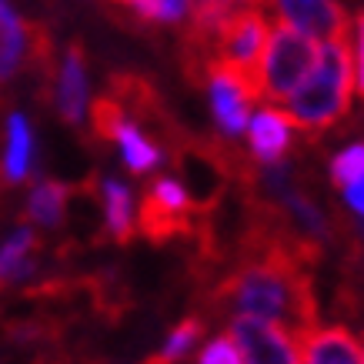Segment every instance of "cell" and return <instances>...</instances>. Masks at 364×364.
<instances>
[{
	"label": "cell",
	"mask_w": 364,
	"mask_h": 364,
	"mask_svg": "<svg viewBox=\"0 0 364 364\" xmlns=\"http://www.w3.org/2000/svg\"><path fill=\"white\" fill-rule=\"evenodd\" d=\"M354 90L351 41L338 37L318 50V64L291 97L284 100V117L308 137H321L348 117Z\"/></svg>",
	"instance_id": "6da1fadb"
},
{
	"label": "cell",
	"mask_w": 364,
	"mask_h": 364,
	"mask_svg": "<svg viewBox=\"0 0 364 364\" xmlns=\"http://www.w3.org/2000/svg\"><path fill=\"white\" fill-rule=\"evenodd\" d=\"M318 64V47L311 37L298 33L294 27L274 21L267 31L264 57L257 70V100L281 104L308 80V74Z\"/></svg>",
	"instance_id": "7a4b0ae2"
},
{
	"label": "cell",
	"mask_w": 364,
	"mask_h": 364,
	"mask_svg": "<svg viewBox=\"0 0 364 364\" xmlns=\"http://www.w3.org/2000/svg\"><path fill=\"white\" fill-rule=\"evenodd\" d=\"M267 31H271V23H267L261 7L237 14V17H231V21L224 23V31L218 33L214 57H210V64L228 67L231 74H237V77L247 84L254 104H257V70H261V57H264Z\"/></svg>",
	"instance_id": "3957f363"
},
{
	"label": "cell",
	"mask_w": 364,
	"mask_h": 364,
	"mask_svg": "<svg viewBox=\"0 0 364 364\" xmlns=\"http://www.w3.org/2000/svg\"><path fill=\"white\" fill-rule=\"evenodd\" d=\"M228 334L241 348L244 364H301L298 338L284 331L281 324L237 314V318H231V331Z\"/></svg>",
	"instance_id": "277c9868"
},
{
	"label": "cell",
	"mask_w": 364,
	"mask_h": 364,
	"mask_svg": "<svg viewBox=\"0 0 364 364\" xmlns=\"http://www.w3.org/2000/svg\"><path fill=\"white\" fill-rule=\"evenodd\" d=\"M264 7H271L281 23L321 44L351 33V21L338 0H264Z\"/></svg>",
	"instance_id": "5b68a950"
},
{
	"label": "cell",
	"mask_w": 364,
	"mask_h": 364,
	"mask_svg": "<svg viewBox=\"0 0 364 364\" xmlns=\"http://www.w3.org/2000/svg\"><path fill=\"white\" fill-rule=\"evenodd\" d=\"M204 87L210 94V107H214V121L221 127L224 137H237L247 124V111H251V90L237 74H231L228 67L210 64Z\"/></svg>",
	"instance_id": "8992f818"
},
{
	"label": "cell",
	"mask_w": 364,
	"mask_h": 364,
	"mask_svg": "<svg viewBox=\"0 0 364 364\" xmlns=\"http://www.w3.org/2000/svg\"><path fill=\"white\" fill-rule=\"evenodd\" d=\"M301 364H364L361 338L341 324H314L298 334Z\"/></svg>",
	"instance_id": "52a82bcc"
},
{
	"label": "cell",
	"mask_w": 364,
	"mask_h": 364,
	"mask_svg": "<svg viewBox=\"0 0 364 364\" xmlns=\"http://www.w3.org/2000/svg\"><path fill=\"white\" fill-rule=\"evenodd\" d=\"M54 87H57L54 90L57 114L70 127H80L84 117H87V57H84V47L77 41L67 47L64 57H60Z\"/></svg>",
	"instance_id": "ba28073f"
},
{
	"label": "cell",
	"mask_w": 364,
	"mask_h": 364,
	"mask_svg": "<svg viewBox=\"0 0 364 364\" xmlns=\"http://www.w3.org/2000/svg\"><path fill=\"white\" fill-rule=\"evenodd\" d=\"M247 144H251V157L257 164H284L291 147H294V131H291V124L281 111L264 107L251 121Z\"/></svg>",
	"instance_id": "9c48e42d"
},
{
	"label": "cell",
	"mask_w": 364,
	"mask_h": 364,
	"mask_svg": "<svg viewBox=\"0 0 364 364\" xmlns=\"http://www.w3.org/2000/svg\"><path fill=\"white\" fill-rule=\"evenodd\" d=\"M97 194L100 204H104V231H107V237L117 244H127L137 231L131 188L117 177H104V181H97Z\"/></svg>",
	"instance_id": "30bf717a"
},
{
	"label": "cell",
	"mask_w": 364,
	"mask_h": 364,
	"mask_svg": "<svg viewBox=\"0 0 364 364\" xmlns=\"http://www.w3.org/2000/svg\"><path fill=\"white\" fill-rule=\"evenodd\" d=\"M111 141L117 144V151H121V161L124 167L131 171V174H151L154 167L164 164V147L157 141H151L147 134L137 127V124H131L127 117H124L117 127H114Z\"/></svg>",
	"instance_id": "8fae6325"
},
{
	"label": "cell",
	"mask_w": 364,
	"mask_h": 364,
	"mask_svg": "<svg viewBox=\"0 0 364 364\" xmlns=\"http://www.w3.org/2000/svg\"><path fill=\"white\" fill-rule=\"evenodd\" d=\"M33 171V131L21 111L7 117V151H4V181L21 184Z\"/></svg>",
	"instance_id": "7c38bea8"
},
{
	"label": "cell",
	"mask_w": 364,
	"mask_h": 364,
	"mask_svg": "<svg viewBox=\"0 0 364 364\" xmlns=\"http://www.w3.org/2000/svg\"><path fill=\"white\" fill-rule=\"evenodd\" d=\"M33 251H37V234L31 224H21L0 247V287H11L33 274V267H37Z\"/></svg>",
	"instance_id": "4fadbf2b"
},
{
	"label": "cell",
	"mask_w": 364,
	"mask_h": 364,
	"mask_svg": "<svg viewBox=\"0 0 364 364\" xmlns=\"http://www.w3.org/2000/svg\"><path fill=\"white\" fill-rule=\"evenodd\" d=\"M74 188L60 184V181H37L27 198V218L41 228H57L67 214V200H70Z\"/></svg>",
	"instance_id": "5bb4252c"
},
{
	"label": "cell",
	"mask_w": 364,
	"mask_h": 364,
	"mask_svg": "<svg viewBox=\"0 0 364 364\" xmlns=\"http://www.w3.org/2000/svg\"><path fill=\"white\" fill-rule=\"evenodd\" d=\"M364 177V144H351L331 161V184L334 188H351L354 181Z\"/></svg>",
	"instance_id": "9a60e30c"
},
{
	"label": "cell",
	"mask_w": 364,
	"mask_h": 364,
	"mask_svg": "<svg viewBox=\"0 0 364 364\" xmlns=\"http://www.w3.org/2000/svg\"><path fill=\"white\" fill-rule=\"evenodd\" d=\"M200 331H204V321L200 318H188V321H181L174 331H171V338H167V344L161 348V358H164L167 364H177L184 354L198 344Z\"/></svg>",
	"instance_id": "2e32d148"
},
{
	"label": "cell",
	"mask_w": 364,
	"mask_h": 364,
	"mask_svg": "<svg viewBox=\"0 0 364 364\" xmlns=\"http://www.w3.org/2000/svg\"><path fill=\"white\" fill-rule=\"evenodd\" d=\"M198 364H244V358H241V348L234 344L231 334H221V338H214V341L204 348Z\"/></svg>",
	"instance_id": "e0dca14e"
},
{
	"label": "cell",
	"mask_w": 364,
	"mask_h": 364,
	"mask_svg": "<svg viewBox=\"0 0 364 364\" xmlns=\"http://www.w3.org/2000/svg\"><path fill=\"white\" fill-rule=\"evenodd\" d=\"M354 87L364 100V11L354 17Z\"/></svg>",
	"instance_id": "ac0fdd59"
},
{
	"label": "cell",
	"mask_w": 364,
	"mask_h": 364,
	"mask_svg": "<svg viewBox=\"0 0 364 364\" xmlns=\"http://www.w3.org/2000/svg\"><path fill=\"white\" fill-rule=\"evenodd\" d=\"M344 200H348V208H351L354 214H361L364 218V177L361 181H354L351 188H344Z\"/></svg>",
	"instance_id": "d6986e66"
},
{
	"label": "cell",
	"mask_w": 364,
	"mask_h": 364,
	"mask_svg": "<svg viewBox=\"0 0 364 364\" xmlns=\"http://www.w3.org/2000/svg\"><path fill=\"white\" fill-rule=\"evenodd\" d=\"M144 364H167V361H164V358H161V354H154V358H147V361H144Z\"/></svg>",
	"instance_id": "ffe728a7"
},
{
	"label": "cell",
	"mask_w": 364,
	"mask_h": 364,
	"mask_svg": "<svg viewBox=\"0 0 364 364\" xmlns=\"http://www.w3.org/2000/svg\"><path fill=\"white\" fill-rule=\"evenodd\" d=\"M361 348H364V341H361Z\"/></svg>",
	"instance_id": "44dd1931"
}]
</instances>
